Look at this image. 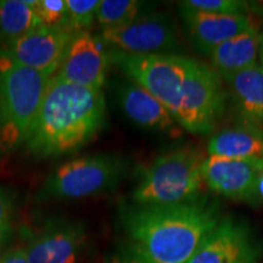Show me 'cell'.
Instances as JSON below:
<instances>
[{
    "label": "cell",
    "mask_w": 263,
    "mask_h": 263,
    "mask_svg": "<svg viewBox=\"0 0 263 263\" xmlns=\"http://www.w3.org/2000/svg\"><path fill=\"white\" fill-rule=\"evenodd\" d=\"M258 195L261 199H263V173L261 176V178L258 180Z\"/></svg>",
    "instance_id": "28"
},
{
    "label": "cell",
    "mask_w": 263,
    "mask_h": 263,
    "mask_svg": "<svg viewBox=\"0 0 263 263\" xmlns=\"http://www.w3.org/2000/svg\"><path fill=\"white\" fill-rule=\"evenodd\" d=\"M140 9L137 0H100L95 18L103 29L118 28L139 17Z\"/></svg>",
    "instance_id": "20"
},
{
    "label": "cell",
    "mask_w": 263,
    "mask_h": 263,
    "mask_svg": "<svg viewBox=\"0 0 263 263\" xmlns=\"http://www.w3.org/2000/svg\"><path fill=\"white\" fill-rule=\"evenodd\" d=\"M50 80L0 52V147L4 151L25 144Z\"/></svg>",
    "instance_id": "4"
},
{
    "label": "cell",
    "mask_w": 263,
    "mask_h": 263,
    "mask_svg": "<svg viewBox=\"0 0 263 263\" xmlns=\"http://www.w3.org/2000/svg\"><path fill=\"white\" fill-rule=\"evenodd\" d=\"M117 93L121 107L132 122L147 129L177 133L178 123L172 114L139 84L123 82Z\"/></svg>",
    "instance_id": "15"
},
{
    "label": "cell",
    "mask_w": 263,
    "mask_h": 263,
    "mask_svg": "<svg viewBox=\"0 0 263 263\" xmlns=\"http://www.w3.org/2000/svg\"><path fill=\"white\" fill-rule=\"evenodd\" d=\"M37 0H0V38L12 43L42 26L34 5Z\"/></svg>",
    "instance_id": "19"
},
{
    "label": "cell",
    "mask_w": 263,
    "mask_h": 263,
    "mask_svg": "<svg viewBox=\"0 0 263 263\" xmlns=\"http://www.w3.org/2000/svg\"><path fill=\"white\" fill-rule=\"evenodd\" d=\"M263 161L209 156L203 163V179L212 192L233 200L256 203Z\"/></svg>",
    "instance_id": "10"
},
{
    "label": "cell",
    "mask_w": 263,
    "mask_h": 263,
    "mask_svg": "<svg viewBox=\"0 0 263 263\" xmlns=\"http://www.w3.org/2000/svg\"><path fill=\"white\" fill-rule=\"evenodd\" d=\"M262 44V31L257 26H251L235 37L223 42L206 54L212 68L221 77L234 74L259 64Z\"/></svg>",
    "instance_id": "17"
},
{
    "label": "cell",
    "mask_w": 263,
    "mask_h": 263,
    "mask_svg": "<svg viewBox=\"0 0 263 263\" xmlns=\"http://www.w3.org/2000/svg\"><path fill=\"white\" fill-rule=\"evenodd\" d=\"M261 248L248 227L223 218L186 263H256Z\"/></svg>",
    "instance_id": "12"
},
{
    "label": "cell",
    "mask_w": 263,
    "mask_h": 263,
    "mask_svg": "<svg viewBox=\"0 0 263 263\" xmlns=\"http://www.w3.org/2000/svg\"><path fill=\"white\" fill-rule=\"evenodd\" d=\"M99 4L100 0H66L67 12L62 27L74 34L87 32L85 29L90 27L97 17Z\"/></svg>",
    "instance_id": "21"
},
{
    "label": "cell",
    "mask_w": 263,
    "mask_h": 263,
    "mask_svg": "<svg viewBox=\"0 0 263 263\" xmlns=\"http://www.w3.org/2000/svg\"><path fill=\"white\" fill-rule=\"evenodd\" d=\"M179 6L218 15H248L249 3L241 0H186L180 2Z\"/></svg>",
    "instance_id": "22"
},
{
    "label": "cell",
    "mask_w": 263,
    "mask_h": 263,
    "mask_svg": "<svg viewBox=\"0 0 263 263\" xmlns=\"http://www.w3.org/2000/svg\"><path fill=\"white\" fill-rule=\"evenodd\" d=\"M107 48L100 35L78 33L68 45L54 77L67 83L101 89L111 64Z\"/></svg>",
    "instance_id": "9"
},
{
    "label": "cell",
    "mask_w": 263,
    "mask_h": 263,
    "mask_svg": "<svg viewBox=\"0 0 263 263\" xmlns=\"http://www.w3.org/2000/svg\"><path fill=\"white\" fill-rule=\"evenodd\" d=\"M74 35L62 26H39L24 37L10 43L6 52L17 64L48 77H54Z\"/></svg>",
    "instance_id": "11"
},
{
    "label": "cell",
    "mask_w": 263,
    "mask_h": 263,
    "mask_svg": "<svg viewBox=\"0 0 263 263\" xmlns=\"http://www.w3.org/2000/svg\"><path fill=\"white\" fill-rule=\"evenodd\" d=\"M85 240L77 224L58 226L44 230L26 248L28 263H77Z\"/></svg>",
    "instance_id": "14"
},
{
    "label": "cell",
    "mask_w": 263,
    "mask_h": 263,
    "mask_svg": "<svg viewBox=\"0 0 263 263\" xmlns=\"http://www.w3.org/2000/svg\"><path fill=\"white\" fill-rule=\"evenodd\" d=\"M206 157L189 145L161 154L139 171L132 199L136 205H177L201 197Z\"/></svg>",
    "instance_id": "3"
},
{
    "label": "cell",
    "mask_w": 263,
    "mask_h": 263,
    "mask_svg": "<svg viewBox=\"0 0 263 263\" xmlns=\"http://www.w3.org/2000/svg\"><path fill=\"white\" fill-rule=\"evenodd\" d=\"M190 41L202 54L235 37L255 24L249 15H218L179 6Z\"/></svg>",
    "instance_id": "13"
},
{
    "label": "cell",
    "mask_w": 263,
    "mask_h": 263,
    "mask_svg": "<svg viewBox=\"0 0 263 263\" xmlns=\"http://www.w3.org/2000/svg\"><path fill=\"white\" fill-rule=\"evenodd\" d=\"M259 64L263 66V31H262V44H261V52H259Z\"/></svg>",
    "instance_id": "29"
},
{
    "label": "cell",
    "mask_w": 263,
    "mask_h": 263,
    "mask_svg": "<svg viewBox=\"0 0 263 263\" xmlns=\"http://www.w3.org/2000/svg\"><path fill=\"white\" fill-rule=\"evenodd\" d=\"M0 263H28L24 248H12L0 257Z\"/></svg>",
    "instance_id": "26"
},
{
    "label": "cell",
    "mask_w": 263,
    "mask_h": 263,
    "mask_svg": "<svg viewBox=\"0 0 263 263\" xmlns=\"http://www.w3.org/2000/svg\"><path fill=\"white\" fill-rule=\"evenodd\" d=\"M209 156L263 161V129L244 126L216 133L207 144Z\"/></svg>",
    "instance_id": "18"
},
{
    "label": "cell",
    "mask_w": 263,
    "mask_h": 263,
    "mask_svg": "<svg viewBox=\"0 0 263 263\" xmlns=\"http://www.w3.org/2000/svg\"><path fill=\"white\" fill-rule=\"evenodd\" d=\"M42 26L48 27H61L66 20V0H37L34 5Z\"/></svg>",
    "instance_id": "23"
},
{
    "label": "cell",
    "mask_w": 263,
    "mask_h": 263,
    "mask_svg": "<svg viewBox=\"0 0 263 263\" xmlns=\"http://www.w3.org/2000/svg\"><path fill=\"white\" fill-rule=\"evenodd\" d=\"M15 200L9 190L0 188V224L10 222V217L14 212Z\"/></svg>",
    "instance_id": "25"
},
{
    "label": "cell",
    "mask_w": 263,
    "mask_h": 263,
    "mask_svg": "<svg viewBox=\"0 0 263 263\" xmlns=\"http://www.w3.org/2000/svg\"><path fill=\"white\" fill-rule=\"evenodd\" d=\"M111 263H153L141 255L134 246H129L111 259Z\"/></svg>",
    "instance_id": "24"
},
{
    "label": "cell",
    "mask_w": 263,
    "mask_h": 263,
    "mask_svg": "<svg viewBox=\"0 0 263 263\" xmlns=\"http://www.w3.org/2000/svg\"><path fill=\"white\" fill-rule=\"evenodd\" d=\"M223 78L212 67L194 60L184 83L182 97L173 117L179 127L193 134H207L215 129L224 110Z\"/></svg>",
    "instance_id": "7"
},
{
    "label": "cell",
    "mask_w": 263,
    "mask_h": 263,
    "mask_svg": "<svg viewBox=\"0 0 263 263\" xmlns=\"http://www.w3.org/2000/svg\"><path fill=\"white\" fill-rule=\"evenodd\" d=\"M127 161L115 154H97L68 161L52 172L41 189L44 199L76 200L116 188L127 174Z\"/></svg>",
    "instance_id": "5"
},
{
    "label": "cell",
    "mask_w": 263,
    "mask_h": 263,
    "mask_svg": "<svg viewBox=\"0 0 263 263\" xmlns=\"http://www.w3.org/2000/svg\"><path fill=\"white\" fill-rule=\"evenodd\" d=\"M12 234V228L10 222H5L0 224V252L3 251V249L5 248V245L8 244L9 239L11 238Z\"/></svg>",
    "instance_id": "27"
},
{
    "label": "cell",
    "mask_w": 263,
    "mask_h": 263,
    "mask_svg": "<svg viewBox=\"0 0 263 263\" xmlns=\"http://www.w3.org/2000/svg\"><path fill=\"white\" fill-rule=\"evenodd\" d=\"M110 58L111 64H116L132 82L154 95L173 116L194 59L173 52L130 55L116 50H110Z\"/></svg>",
    "instance_id": "6"
},
{
    "label": "cell",
    "mask_w": 263,
    "mask_h": 263,
    "mask_svg": "<svg viewBox=\"0 0 263 263\" xmlns=\"http://www.w3.org/2000/svg\"><path fill=\"white\" fill-rule=\"evenodd\" d=\"M106 122L103 89L51 77L25 145L37 157H60L87 145Z\"/></svg>",
    "instance_id": "2"
},
{
    "label": "cell",
    "mask_w": 263,
    "mask_h": 263,
    "mask_svg": "<svg viewBox=\"0 0 263 263\" xmlns=\"http://www.w3.org/2000/svg\"><path fill=\"white\" fill-rule=\"evenodd\" d=\"M221 210L201 196L177 205H128L122 222L133 245L153 263H186L222 221Z\"/></svg>",
    "instance_id": "1"
},
{
    "label": "cell",
    "mask_w": 263,
    "mask_h": 263,
    "mask_svg": "<svg viewBox=\"0 0 263 263\" xmlns=\"http://www.w3.org/2000/svg\"><path fill=\"white\" fill-rule=\"evenodd\" d=\"M241 124L263 129V66L223 76Z\"/></svg>",
    "instance_id": "16"
},
{
    "label": "cell",
    "mask_w": 263,
    "mask_h": 263,
    "mask_svg": "<svg viewBox=\"0 0 263 263\" xmlns=\"http://www.w3.org/2000/svg\"><path fill=\"white\" fill-rule=\"evenodd\" d=\"M100 38L111 50L130 55L171 54L179 45L178 27L167 14L143 16L122 27L103 29Z\"/></svg>",
    "instance_id": "8"
}]
</instances>
